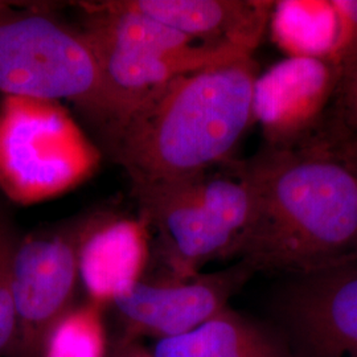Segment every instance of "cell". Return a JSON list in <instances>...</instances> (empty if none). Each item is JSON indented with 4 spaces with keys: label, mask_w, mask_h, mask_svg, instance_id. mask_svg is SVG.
<instances>
[{
    "label": "cell",
    "mask_w": 357,
    "mask_h": 357,
    "mask_svg": "<svg viewBox=\"0 0 357 357\" xmlns=\"http://www.w3.org/2000/svg\"><path fill=\"white\" fill-rule=\"evenodd\" d=\"M236 166L252 193L238 261L293 277L357 262V172L336 118L299 144H264Z\"/></svg>",
    "instance_id": "1"
},
{
    "label": "cell",
    "mask_w": 357,
    "mask_h": 357,
    "mask_svg": "<svg viewBox=\"0 0 357 357\" xmlns=\"http://www.w3.org/2000/svg\"><path fill=\"white\" fill-rule=\"evenodd\" d=\"M253 56L178 77L103 130L109 153L146 184L188 178L231 159L255 123Z\"/></svg>",
    "instance_id": "2"
},
{
    "label": "cell",
    "mask_w": 357,
    "mask_h": 357,
    "mask_svg": "<svg viewBox=\"0 0 357 357\" xmlns=\"http://www.w3.org/2000/svg\"><path fill=\"white\" fill-rule=\"evenodd\" d=\"M212 169L131 184L139 218L156 233L165 278H191L212 261L237 258L252 218V193L236 160Z\"/></svg>",
    "instance_id": "3"
},
{
    "label": "cell",
    "mask_w": 357,
    "mask_h": 357,
    "mask_svg": "<svg viewBox=\"0 0 357 357\" xmlns=\"http://www.w3.org/2000/svg\"><path fill=\"white\" fill-rule=\"evenodd\" d=\"M78 7L85 13L79 32L102 76L110 112L106 128L178 77L253 56L233 47L199 43L153 19L97 1H79Z\"/></svg>",
    "instance_id": "4"
},
{
    "label": "cell",
    "mask_w": 357,
    "mask_h": 357,
    "mask_svg": "<svg viewBox=\"0 0 357 357\" xmlns=\"http://www.w3.org/2000/svg\"><path fill=\"white\" fill-rule=\"evenodd\" d=\"M0 93L45 102L69 101L105 128L110 112L88 41L33 6L0 20Z\"/></svg>",
    "instance_id": "5"
},
{
    "label": "cell",
    "mask_w": 357,
    "mask_h": 357,
    "mask_svg": "<svg viewBox=\"0 0 357 357\" xmlns=\"http://www.w3.org/2000/svg\"><path fill=\"white\" fill-rule=\"evenodd\" d=\"M98 153L60 103L4 97L0 106V187L33 203L75 187Z\"/></svg>",
    "instance_id": "6"
},
{
    "label": "cell",
    "mask_w": 357,
    "mask_h": 357,
    "mask_svg": "<svg viewBox=\"0 0 357 357\" xmlns=\"http://www.w3.org/2000/svg\"><path fill=\"white\" fill-rule=\"evenodd\" d=\"M101 212L81 213L19 240L13 265L16 326L7 357H40L47 332L73 306L79 248Z\"/></svg>",
    "instance_id": "7"
},
{
    "label": "cell",
    "mask_w": 357,
    "mask_h": 357,
    "mask_svg": "<svg viewBox=\"0 0 357 357\" xmlns=\"http://www.w3.org/2000/svg\"><path fill=\"white\" fill-rule=\"evenodd\" d=\"M255 273L249 264L237 261L224 270L185 280H142L112 305L123 328L121 336L159 342L192 331L228 308Z\"/></svg>",
    "instance_id": "8"
},
{
    "label": "cell",
    "mask_w": 357,
    "mask_h": 357,
    "mask_svg": "<svg viewBox=\"0 0 357 357\" xmlns=\"http://www.w3.org/2000/svg\"><path fill=\"white\" fill-rule=\"evenodd\" d=\"M278 310L298 357H357V262L294 277Z\"/></svg>",
    "instance_id": "9"
},
{
    "label": "cell",
    "mask_w": 357,
    "mask_h": 357,
    "mask_svg": "<svg viewBox=\"0 0 357 357\" xmlns=\"http://www.w3.org/2000/svg\"><path fill=\"white\" fill-rule=\"evenodd\" d=\"M340 69L308 57H286L259 73L253 113L270 147H291L314 137L327 122Z\"/></svg>",
    "instance_id": "10"
},
{
    "label": "cell",
    "mask_w": 357,
    "mask_h": 357,
    "mask_svg": "<svg viewBox=\"0 0 357 357\" xmlns=\"http://www.w3.org/2000/svg\"><path fill=\"white\" fill-rule=\"evenodd\" d=\"M100 6L146 16L199 43L255 54L268 26L271 0H103Z\"/></svg>",
    "instance_id": "11"
},
{
    "label": "cell",
    "mask_w": 357,
    "mask_h": 357,
    "mask_svg": "<svg viewBox=\"0 0 357 357\" xmlns=\"http://www.w3.org/2000/svg\"><path fill=\"white\" fill-rule=\"evenodd\" d=\"M150 257L149 228L141 218L119 217L102 209L85 234L78 255L79 282L88 301L113 302L143 280Z\"/></svg>",
    "instance_id": "12"
},
{
    "label": "cell",
    "mask_w": 357,
    "mask_h": 357,
    "mask_svg": "<svg viewBox=\"0 0 357 357\" xmlns=\"http://www.w3.org/2000/svg\"><path fill=\"white\" fill-rule=\"evenodd\" d=\"M268 28L273 41L286 57H308L330 63L337 33L331 0L274 1Z\"/></svg>",
    "instance_id": "13"
},
{
    "label": "cell",
    "mask_w": 357,
    "mask_h": 357,
    "mask_svg": "<svg viewBox=\"0 0 357 357\" xmlns=\"http://www.w3.org/2000/svg\"><path fill=\"white\" fill-rule=\"evenodd\" d=\"M266 328L230 307L197 328L155 343L153 357H229Z\"/></svg>",
    "instance_id": "14"
},
{
    "label": "cell",
    "mask_w": 357,
    "mask_h": 357,
    "mask_svg": "<svg viewBox=\"0 0 357 357\" xmlns=\"http://www.w3.org/2000/svg\"><path fill=\"white\" fill-rule=\"evenodd\" d=\"M103 310L90 301L73 305L47 332L40 357H109Z\"/></svg>",
    "instance_id": "15"
},
{
    "label": "cell",
    "mask_w": 357,
    "mask_h": 357,
    "mask_svg": "<svg viewBox=\"0 0 357 357\" xmlns=\"http://www.w3.org/2000/svg\"><path fill=\"white\" fill-rule=\"evenodd\" d=\"M19 240L11 220L0 208V357L8 356L15 337L13 265Z\"/></svg>",
    "instance_id": "16"
},
{
    "label": "cell",
    "mask_w": 357,
    "mask_h": 357,
    "mask_svg": "<svg viewBox=\"0 0 357 357\" xmlns=\"http://www.w3.org/2000/svg\"><path fill=\"white\" fill-rule=\"evenodd\" d=\"M337 33L330 63L342 69L357 59V0H331Z\"/></svg>",
    "instance_id": "17"
},
{
    "label": "cell",
    "mask_w": 357,
    "mask_h": 357,
    "mask_svg": "<svg viewBox=\"0 0 357 357\" xmlns=\"http://www.w3.org/2000/svg\"><path fill=\"white\" fill-rule=\"evenodd\" d=\"M333 103L337 121L357 134V59L340 69Z\"/></svg>",
    "instance_id": "18"
},
{
    "label": "cell",
    "mask_w": 357,
    "mask_h": 357,
    "mask_svg": "<svg viewBox=\"0 0 357 357\" xmlns=\"http://www.w3.org/2000/svg\"><path fill=\"white\" fill-rule=\"evenodd\" d=\"M109 357H153L151 351L142 345L141 340L119 336L110 348Z\"/></svg>",
    "instance_id": "19"
},
{
    "label": "cell",
    "mask_w": 357,
    "mask_h": 357,
    "mask_svg": "<svg viewBox=\"0 0 357 357\" xmlns=\"http://www.w3.org/2000/svg\"><path fill=\"white\" fill-rule=\"evenodd\" d=\"M339 139L340 144L344 150L345 155L348 156L349 162L352 163L357 172V134L351 130L344 128L342 123L339 125Z\"/></svg>",
    "instance_id": "20"
},
{
    "label": "cell",
    "mask_w": 357,
    "mask_h": 357,
    "mask_svg": "<svg viewBox=\"0 0 357 357\" xmlns=\"http://www.w3.org/2000/svg\"><path fill=\"white\" fill-rule=\"evenodd\" d=\"M17 4V3H13V1H3L0 0V20L6 19L7 16H10L11 13L15 11L13 6Z\"/></svg>",
    "instance_id": "21"
}]
</instances>
